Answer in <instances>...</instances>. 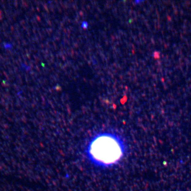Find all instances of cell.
<instances>
[{
	"label": "cell",
	"instance_id": "7a4b0ae2",
	"mask_svg": "<svg viewBox=\"0 0 191 191\" xmlns=\"http://www.w3.org/2000/svg\"><path fill=\"white\" fill-rule=\"evenodd\" d=\"M88 26H89L88 22L87 21H84L82 22V23L81 24V27H82L83 28H84V29H86V28H87L88 27Z\"/></svg>",
	"mask_w": 191,
	"mask_h": 191
},
{
	"label": "cell",
	"instance_id": "6da1fadb",
	"mask_svg": "<svg viewBox=\"0 0 191 191\" xmlns=\"http://www.w3.org/2000/svg\"><path fill=\"white\" fill-rule=\"evenodd\" d=\"M125 150L124 141L118 135L104 132L94 136L87 146L86 154L89 161L101 167L118 163Z\"/></svg>",
	"mask_w": 191,
	"mask_h": 191
}]
</instances>
